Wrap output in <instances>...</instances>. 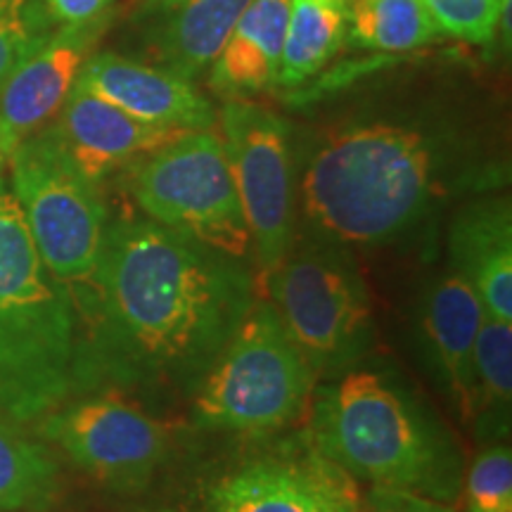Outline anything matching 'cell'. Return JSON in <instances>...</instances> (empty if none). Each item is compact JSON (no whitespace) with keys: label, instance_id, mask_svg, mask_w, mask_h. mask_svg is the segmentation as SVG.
Returning a JSON list of instances; mask_svg holds the SVG:
<instances>
[{"label":"cell","instance_id":"obj_1","mask_svg":"<svg viewBox=\"0 0 512 512\" xmlns=\"http://www.w3.org/2000/svg\"><path fill=\"white\" fill-rule=\"evenodd\" d=\"M83 294L86 384L183 396L197 392L256 299L238 256L150 219L107 223Z\"/></svg>","mask_w":512,"mask_h":512},{"label":"cell","instance_id":"obj_2","mask_svg":"<svg viewBox=\"0 0 512 512\" xmlns=\"http://www.w3.org/2000/svg\"><path fill=\"white\" fill-rule=\"evenodd\" d=\"M441 150L430 133L394 121L339 128L302 176V209L323 240L387 245L430 214L441 195Z\"/></svg>","mask_w":512,"mask_h":512},{"label":"cell","instance_id":"obj_3","mask_svg":"<svg viewBox=\"0 0 512 512\" xmlns=\"http://www.w3.org/2000/svg\"><path fill=\"white\" fill-rule=\"evenodd\" d=\"M306 437L356 482L453 503L463 470L439 422L406 389L373 370H347L313 389Z\"/></svg>","mask_w":512,"mask_h":512},{"label":"cell","instance_id":"obj_4","mask_svg":"<svg viewBox=\"0 0 512 512\" xmlns=\"http://www.w3.org/2000/svg\"><path fill=\"white\" fill-rule=\"evenodd\" d=\"M81 384L74 294L38 256L15 195L0 190V420L38 422Z\"/></svg>","mask_w":512,"mask_h":512},{"label":"cell","instance_id":"obj_5","mask_svg":"<svg viewBox=\"0 0 512 512\" xmlns=\"http://www.w3.org/2000/svg\"><path fill=\"white\" fill-rule=\"evenodd\" d=\"M316 380L273 304L254 299L192 394V420L202 430L268 437L304 418Z\"/></svg>","mask_w":512,"mask_h":512},{"label":"cell","instance_id":"obj_6","mask_svg":"<svg viewBox=\"0 0 512 512\" xmlns=\"http://www.w3.org/2000/svg\"><path fill=\"white\" fill-rule=\"evenodd\" d=\"M268 302L316 377H339L368 354L373 306L354 261L335 242L290 247L264 280Z\"/></svg>","mask_w":512,"mask_h":512},{"label":"cell","instance_id":"obj_7","mask_svg":"<svg viewBox=\"0 0 512 512\" xmlns=\"http://www.w3.org/2000/svg\"><path fill=\"white\" fill-rule=\"evenodd\" d=\"M126 171L128 192L145 219L238 259L252 252L226 145L214 128L185 131Z\"/></svg>","mask_w":512,"mask_h":512},{"label":"cell","instance_id":"obj_8","mask_svg":"<svg viewBox=\"0 0 512 512\" xmlns=\"http://www.w3.org/2000/svg\"><path fill=\"white\" fill-rule=\"evenodd\" d=\"M12 195L41 261L60 283L83 292L98 266L107 209L98 185L81 176L43 128L8 159Z\"/></svg>","mask_w":512,"mask_h":512},{"label":"cell","instance_id":"obj_9","mask_svg":"<svg viewBox=\"0 0 512 512\" xmlns=\"http://www.w3.org/2000/svg\"><path fill=\"white\" fill-rule=\"evenodd\" d=\"M230 171L261 278L278 271L292 247L294 171L290 126L252 100H226L219 119Z\"/></svg>","mask_w":512,"mask_h":512},{"label":"cell","instance_id":"obj_10","mask_svg":"<svg viewBox=\"0 0 512 512\" xmlns=\"http://www.w3.org/2000/svg\"><path fill=\"white\" fill-rule=\"evenodd\" d=\"M200 512H361V491L302 430L219 472Z\"/></svg>","mask_w":512,"mask_h":512},{"label":"cell","instance_id":"obj_11","mask_svg":"<svg viewBox=\"0 0 512 512\" xmlns=\"http://www.w3.org/2000/svg\"><path fill=\"white\" fill-rule=\"evenodd\" d=\"M38 422L43 439L95 482L117 491L143 489L169 456L162 422L119 396L60 406Z\"/></svg>","mask_w":512,"mask_h":512},{"label":"cell","instance_id":"obj_12","mask_svg":"<svg viewBox=\"0 0 512 512\" xmlns=\"http://www.w3.org/2000/svg\"><path fill=\"white\" fill-rule=\"evenodd\" d=\"M484 316L477 292L453 271L430 280L415 306L422 363L465 425L472 422V358Z\"/></svg>","mask_w":512,"mask_h":512},{"label":"cell","instance_id":"obj_13","mask_svg":"<svg viewBox=\"0 0 512 512\" xmlns=\"http://www.w3.org/2000/svg\"><path fill=\"white\" fill-rule=\"evenodd\" d=\"M102 27H57L53 36L31 53L0 86V145L5 155L43 131L62 110L93 55Z\"/></svg>","mask_w":512,"mask_h":512},{"label":"cell","instance_id":"obj_14","mask_svg":"<svg viewBox=\"0 0 512 512\" xmlns=\"http://www.w3.org/2000/svg\"><path fill=\"white\" fill-rule=\"evenodd\" d=\"M76 86L112 102L145 124L178 131L214 128L219 112L195 81L117 53H93L81 67Z\"/></svg>","mask_w":512,"mask_h":512},{"label":"cell","instance_id":"obj_15","mask_svg":"<svg viewBox=\"0 0 512 512\" xmlns=\"http://www.w3.org/2000/svg\"><path fill=\"white\" fill-rule=\"evenodd\" d=\"M46 131L81 176L95 185L185 133L145 124L79 86L72 88Z\"/></svg>","mask_w":512,"mask_h":512},{"label":"cell","instance_id":"obj_16","mask_svg":"<svg viewBox=\"0 0 512 512\" xmlns=\"http://www.w3.org/2000/svg\"><path fill=\"white\" fill-rule=\"evenodd\" d=\"M448 261L477 292L486 316L512 323V207L508 195L479 197L453 216Z\"/></svg>","mask_w":512,"mask_h":512},{"label":"cell","instance_id":"obj_17","mask_svg":"<svg viewBox=\"0 0 512 512\" xmlns=\"http://www.w3.org/2000/svg\"><path fill=\"white\" fill-rule=\"evenodd\" d=\"M290 0H252L230 31L226 46L209 67L211 91L226 100L278 86Z\"/></svg>","mask_w":512,"mask_h":512},{"label":"cell","instance_id":"obj_18","mask_svg":"<svg viewBox=\"0 0 512 512\" xmlns=\"http://www.w3.org/2000/svg\"><path fill=\"white\" fill-rule=\"evenodd\" d=\"M249 3L252 0H181L157 12L147 48L159 67L195 81L221 55Z\"/></svg>","mask_w":512,"mask_h":512},{"label":"cell","instance_id":"obj_19","mask_svg":"<svg viewBox=\"0 0 512 512\" xmlns=\"http://www.w3.org/2000/svg\"><path fill=\"white\" fill-rule=\"evenodd\" d=\"M347 41V0H290L278 86L294 88L328 67Z\"/></svg>","mask_w":512,"mask_h":512},{"label":"cell","instance_id":"obj_20","mask_svg":"<svg viewBox=\"0 0 512 512\" xmlns=\"http://www.w3.org/2000/svg\"><path fill=\"white\" fill-rule=\"evenodd\" d=\"M512 411V323L484 316L472 358V422L477 439L505 441Z\"/></svg>","mask_w":512,"mask_h":512},{"label":"cell","instance_id":"obj_21","mask_svg":"<svg viewBox=\"0 0 512 512\" xmlns=\"http://www.w3.org/2000/svg\"><path fill=\"white\" fill-rule=\"evenodd\" d=\"M60 494V465L46 444L0 420V512H41Z\"/></svg>","mask_w":512,"mask_h":512},{"label":"cell","instance_id":"obj_22","mask_svg":"<svg viewBox=\"0 0 512 512\" xmlns=\"http://www.w3.org/2000/svg\"><path fill=\"white\" fill-rule=\"evenodd\" d=\"M439 36L420 0H347V41L377 53H411Z\"/></svg>","mask_w":512,"mask_h":512},{"label":"cell","instance_id":"obj_23","mask_svg":"<svg viewBox=\"0 0 512 512\" xmlns=\"http://www.w3.org/2000/svg\"><path fill=\"white\" fill-rule=\"evenodd\" d=\"M55 29L43 0H0V86Z\"/></svg>","mask_w":512,"mask_h":512},{"label":"cell","instance_id":"obj_24","mask_svg":"<svg viewBox=\"0 0 512 512\" xmlns=\"http://www.w3.org/2000/svg\"><path fill=\"white\" fill-rule=\"evenodd\" d=\"M467 512H512V448L505 441L482 448L465 475Z\"/></svg>","mask_w":512,"mask_h":512},{"label":"cell","instance_id":"obj_25","mask_svg":"<svg viewBox=\"0 0 512 512\" xmlns=\"http://www.w3.org/2000/svg\"><path fill=\"white\" fill-rule=\"evenodd\" d=\"M439 34L465 43H489L510 0H420Z\"/></svg>","mask_w":512,"mask_h":512},{"label":"cell","instance_id":"obj_26","mask_svg":"<svg viewBox=\"0 0 512 512\" xmlns=\"http://www.w3.org/2000/svg\"><path fill=\"white\" fill-rule=\"evenodd\" d=\"M361 512H456V505L394 486H373L361 498Z\"/></svg>","mask_w":512,"mask_h":512},{"label":"cell","instance_id":"obj_27","mask_svg":"<svg viewBox=\"0 0 512 512\" xmlns=\"http://www.w3.org/2000/svg\"><path fill=\"white\" fill-rule=\"evenodd\" d=\"M55 27H102L114 0H43Z\"/></svg>","mask_w":512,"mask_h":512},{"label":"cell","instance_id":"obj_28","mask_svg":"<svg viewBox=\"0 0 512 512\" xmlns=\"http://www.w3.org/2000/svg\"><path fill=\"white\" fill-rule=\"evenodd\" d=\"M181 3V0H138V12L140 15H157L171 5Z\"/></svg>","mask_w":512,"mask_h":512},{"label":"cell","instance_id":"obj_29","mask_svg":"<svg viewBox=\"0 0 512 512\" xmlns=\"http://www.w3.org/2000/svg\"><path fill=\"white\" fill-rule=\"evenodd\" d=\"M5 166H8V155H5L3 145H0V190H5L3 188V171H5Z\"/></svg>","mask_w":512,"mask_h":512}]
</instances>
